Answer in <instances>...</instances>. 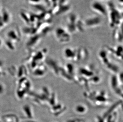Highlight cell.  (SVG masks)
Wrapping results in <instances>:
<instances>
[{
	"instance_id": "obj_1",
	"label": "cell",
	"mask_w": 123,
	"mask_h": 122,
	"mask_svg": "<svg viewBox=\"0 0 123 122\" xmlns=\"http://www.w3.org/2000/svg\"><path fill=\"white\" fill-rule=\"evenodd\" d=\"M107 16L110 26L115 28L122 26L123 10L116 8L112 3H109L107 7Z\"/></svg>"
},
{
	"instance_id": "obj_2",
	"label": "cell",
	"mask_w": 123,
	"mask_h": 122,
	"mask_svg": "<svg viewBox=\"0 0 123 122\" xmlns=\"http://www.w3.org/2000/svg\"><path fill=\"white\" fill-rule=\"evenodd\" d=\"M85 96L89 102L97 106L106 105L111 101L108 94L105 91H88L85 92Z\"/></svg>"
},
{
	"instance_id": "obj_3",
	"label": "cell",
	"mask_w": 123,
	"mask_h": 122,
	"mask_svg": "<svg viewBox=\"0 0 123 122\" xmlns=\"http://www.w3.org/2000/svg\"><path fill=\"white\" fill-rule=\"evenodd\" d=\"M99 58L101 63L108 70L116 74L118 71V67L112 63L109 57V54L106 50H101L99 54Z\"/></svg>"
},
{
	"instance_id": "obj_4",
	"label": "cell",
	"mask_w": 123,
	"mask_h": 122,
	"mask_svg": "<svg viewBox=\"0 0 123 122\" xmlns=\"http://www.w3.org/2000/svg\"><path fill=\"white\" fill-rule=\"evenodd\" d=\"M55 35L57 40L60 43H66L71 40V34L65 28L59 27L55 31Z\"/></svg>"
},
{
	"instance_id": "obj_5",
	"label": "cell",
	"mask_w": 123,
	"mask_h": 122,
	"mask_svg": "<svg viewBox=\"0 0 123 122\" xmlns=\"http://www.w3.org/2000/svg\"><path fill=\"white\" fill-rule=\"evenodd\" d=\"M85 28L94 29L97 28L101 25L102 20L98 15L91 16L87 17L83 20Z\"/></svg>"
},
{
	"instance_id": "obj_6",
	"label": "cell",
	"mask_w": 123,
	"mask_h": 122,
	"mask_svg": "<svg viewBox=\"0 0 123 122\" xmlns=\"http://www.w3.org/2000/svg\"><path fill=\"white\" fill-rule=\"evenodd\" d=\"M91 8L93 12L100 16H107L106 7L100 2L94 1L91 4Z\"/></svg>"
},
{
	"instance_id": "obj_7",
	"label": "cell",
	"mask_w": 123,
	"mask_h": 122,
	"mask_svg": "<svg viewBox=\"0 0 123 122\" xmlns=\"http://www.w3.org/2000/svg\"><path fill=\"white\" fill-rule=\"evenodd\" d=\"M105 49L109 55H112L114 58L119 61H122L123 48L122 46L119 45L113 47L106 46Z\"/></svg>"
},
{
	"instance_id": "obj_8",
	"label": "cell",
	"mask_w": 123,
	"mask_h": 122,
	"mask_svg": "<svg viewBox=\"0 0 123 122\" xmlns=\"http://www.w3.org/2000/svg\"><path fill=\"white\" fill-rule=\"evenodd\" d=\"M76 50V49L71 47L65 48L63 52V54L65 58L69 61H72L73 62Z\"/></svg>"
},
{
	"instance_id": "obj_9",
	"label": "cell",
	"mask_w": 123,
	"mask_h": 122,
	"mask_svg": "<svg viewBox=\"0 0 123 122\" xmlns=\"http://www.w3.org/2000/svg\"><path fill=\"white\" fill-rule=\"evenodd\" d=\"M113 36L114 39L118 42H122L123 40V32H122V26L114 28L113 31Z\"/></svg>"
},
{
	"instance_id": "obj_10",
	"label": "cell",
	"mask_w": 123,
	"mask_h": 122,
	"mask_svg": "<svg viewBox=\"0 0 123 122\" xmlns=\"http://www.w3.org/2000/svg\"><path fill=\"white\" fill-rule=\"evenodd\" d=\"M75 110L77 113H82L86 111V108L84 105L79 104L76 107Z\"/></svg>"
},
{
	"instance_id": "obj_11",
	"label": "cell",
	"mask_w": 123,
	"mask_h": 122,
	"mask_svg": "<svg viewBox=\"0 0 123 122\" xmlns=\"http://www.w3.org/2000/svg\"><path fill=\"white\" fill-rule=\"evenodd\" d=\"M41 0H29L31 3L34 4V5H38L41 2Z\"/></svg>"
},
{
	"instance_id": "obj_12",
	"label": "cell",
	"mask_w": 123,
	"mask_h": 122,
	"mask_svg": "<svg viewBox=\"0 0 123 122\" xmlns=\"http://www.w3.org/2000/svg\"><path fill=\"white\" fill-rule=\"evenodd\" d=\"M118 2L120 6H121L122 7H123V0H118Z\"/></svg>"
},
{
	"instance_id": "obj_13",
	"label": "cell",
	"mask_w": 123,
	"mask_h": 122,
	"mask_svg": "<svg viewBox=\"0 0 123 122\" xmlns=\"http://www.w3.org/2000/svg\"><path fill=\"white\" fill-rule=\"evenodd\" d=\"M98 122H104L103 119L102 118H101L100 117L98 116Z\"/></svg>"
},
{
	"instance_id": "obj_14",
	"label": "cell",
	"mask_w": 123,
	"mask_h": 122,
	"mask_svg": "<svg viewBox=\"0 0 123 122\" xmlns=\"http://www.w3.org/2000/svg\"><path fill=\"white\" fill-rule=\"evenodd\" d=\"M101 1H104V2H109L111 1V0H101Z\"/></svg>"
}]
</instances>
